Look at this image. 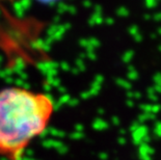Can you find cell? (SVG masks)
I'll return each instance as SVG.
<instances>
[{
	"label": "cell",
	"instance_id": "6da1fadb",
	"mask_svg": "<svg viewBox=\"0 0 161 160\" xmlns=\"http://www.w3.org/2000/svg\"><path fill=\"white\" fill-rule=\"evenodd\" d=\"M55 104L49 95L19 86L0 90V157L22 160L49 126Z\"/></svg>",
	"mask_w": 161,
	"mask_h": 160
}]
</instances>
